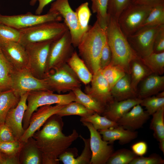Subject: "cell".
Instances as JSON below:
<instances>
[{
	"instance_id": "obj_1",
	"label": "cell",
	"mask_w": 164,
	"mask_h": 164,
	"mask_svg": "<svg viewBox=\"0 0 164 164\" xmlns=\"http://www.w3.org/2000/svg\"><path fill=\"white\" fill-rule=\"evenodd\" d=\"M63 123L62 117L54 114L37 131L32 137L42 154V159L56 160L78 137L75 129L66 136L62 132Z\"/></svg>"
},
{
	"instance_id": "obj_2",
	"label": "cell",
	"mask_w": 164,
	"mask_h": 164,
	"mask_svg": "<svg viewBox=\"0 0 164 164\" xmlns=\"http://www.w3.org/2000/svg\"><path fill=\"white\" fill-rule=\"evenodd\" d=\"M105 31L107 42L112 54L110 64L119 67L126 73L130 74L131 63L138 56L120 29L117 20L109 15Z\"/></svg>"
},
{
	"instance_id": "obj_3",
	"label": "cell",
	"mask_w": 164,
	"mask_h": 164,
	"mask_svg": "<svg viewBox=\"0 0 164 164\" xmlns=\"http://www.w3.org/2000/svg\"><path fill=\"white\" fill-rule=\"evenodd\" d=\"M106 41L105 31L96 21L90 26L77 46L79 56L93 75L100 70V57Z\"/></svg>"
},
{
	"instance_id": "obj_4",
	"label": "cell",
	"mask_w": 164,
	"mask_h": 164,
	"mask_svg": "<svg viewBox=\"0 0 164 164\" xmlns=\"http://www.w3.org/2000/svg\"><path fill=\"white\" fill-rule=\"evenodd\" d=\"M76 97L73 91L66 94H56L51 91H38L29 92L27 102V108L22 121L23 129L29 126V121L32 113L39 107L56 104L65 105L75 101Z\"/></svg>"
},
{
	"instance_id": "obj_5",
	"label": "cell",
	"mask_w": 164,
	"mask_h": 164,
	"mask_svg": "<svg viewBox=\"0 0 164 164\" xmlns=\"http://www.w3.org/2000/svg\"><path fill=\"white\" fill-rule=\"evenodd\" d=\"M69 29L64 22H51L40 24L19 30V43L24 46L34 43L55 41L62 37Z\"/></svg>"
},
{
	"instance_id": "obj_6",
	"label": "cell",
	"mask_w": 164,
	"mask_h": 164,
	"mask_svg": "<svg viewBox=\"0 0 164 164\" xmlns=\"http://www.w3.org/2000/svg\"><path fill=\"white\" fill-rule=\"evenodd\" d=\"M43 79L52 91L59 94L73 91L81 85V82L67 63L47 73Z\"/></svg>"
},
{
	"instance_id": "obj_7",
	"label": "cell",
	"mask_w": 164,
	"mask_h": 164,
	"mask_svg": "<svg viewBox=\"0 0 164 164\" xmlns=\"http://www.w3.org/2000/svg\"><path fill=\"white\" fill-rule=\"evenodd\" d=\"M152 7L130 3L123 10L117 21L120 29L127 37L142 27Z\"/></svg>"
},
{
	"instance_id": "obj_8",
	"label": "cell",
	"mask_w": 164,
	"mask_h": 164,
	"mask_svg": "<svg viewBox=\"0 0 164 164\" xmlns=\"http://www.w3.org/2000/svg\"><path fill=\"white\" fill-rule=\"evenodd\" d=\"M62 20V16L55 11H49L42 15L34 14L31 12L11 15L0 14V24L18 30L46 22H60Z\"/></svg>"
},
{
	"instance_id": "obj_9",
	"label": "cell",
	"mask_w": 164,
	"mask_h": 164,
	"mask_svg": "<svg viewBox=\"0 0 164 164\" xmlns=\"http://www.w3.org/2000/svg\"><path fill=\"white\" fill-rule=\"evenodd\" d=\"M52 42L32 43L24 46L28 57L27 68L36 78L43 79L46 74L47 57Z\"/></svg>"
},
{
	"instance_id": "obj_10",
	"label": "cell",
	"mask_w": 164,
	"mask_h": 164,
	"mask_svg": "<svg viewBox=\"0 0 164 164\" xmlns=\"http://www.w3.org/2000/svg\"><path fill=\"white\" fill-rule=\"evenodd\" d=\"M73 46L69 30L60 38L51 43L47 57L46 73L67 63L74 51Z\"/></svg>"
},
{
	"instance_id": "obj_11",
	"label": "cell",
	"mask_w": 164,
	"mask_h": 164,
	"mask_svg": "<svg viewBox=\"0 0 164 164\" xmlns=\"http://www.w3.org/2000/svg\"><path fill=\"white\" fill-rule=\"evenodd\" d=\"M12 79L11 89L20 96L24 93L32 91H52L43 79L35 77L27 67L15 69Z\"/></svg>"
},
{
	"instance_id": "obj_12",
	"label": "cell",
	"mask_w": 164,
	"mask_h": 164,
	"mask_svg": "<svg viewBox=\"0 0 164 164\" xmlns=\"http://www.w3.org/2000/svg\"><path fill=\"white\" fill-rule=\"evenodd\" d=\"M161 25L142 26L127 37L129 44L138 56L143 58L153 52L155 38Z\"/></svg>"
},
{
	"instance_id": "obj_13",
	"label": "cell",
	"mask_w": 164,
	"mask_h": 164,
	"mask_svg": "<svg viewBox=\"0 0 164 164\" xmlns=\"http://www.w3.org/2000/svg\"><path fill=\"white\" fill-rule=\"evenodd\" d=\"M49 11L57 12L62 16L70 34L73 46L77 47L84 35L76 13L71 7L68 0H56L51 4Z\"/></svg>"
},
{
	"instance_id": "obj_14",
	"label": "cell",
	"mask_w": 164,
	"mask_h": 164,
	"mask_svg": "<svg viewBox=\"0 0 164 164\" xmlns=\"http://www.w3.org/2000/svg\"><path fill=\"white\" fill-rule=\"evenodd\" d=\"M90 132V145L92 153L90 164H106L114 152L113 146L104 140L101 135L92 125L88 122H82Z\"/></svg>"
},
{
	"instance_id": "obj_15",
	"label": "cell",
	"mask_w": 164,
	"mask_h": 164,
	"mask_svg": "<svg viewBox=\"0 0 164 164\" xmlns=\"http://www.w3.org/2000/svg\"><path fill=\"white\" fill-rule=\"evenodd\" d=\"M65 105L56 104L54 106L46 105L39 108L32 114L27 128L21 138L22 142L26 141L52 115L56 114Z\"/></svg>"
},
{
	"instance_id": "obj_16",
	"label": "cell",
	"mask_w": 164,
	"mask_h": 164,
	"mask_svg": "<svg viewBox=\"0 0 164 164\" xmlns=\"http://www.w3.org/2000/svg\"><path fill=\"white\" fill-rule=\"evenodd\" d=\"M28 93H26L21 95L17 105L9 110L5 119V123L18 140H20L25 131L22 126V121L27 108V99Z\"/></svg>"
},
{
	"instance_id": "obj_17",
	"label": "cell",
	"mask_w": 164,
	"mask_h": 164,
	"mask_svg": "<svg viewBox=\"0 0 164 164\" xmlns=\"http://www.w3.org/2000/svg\"><path fill=\"white\" fill-rule=\"evenodd\" d=\"M91 85L87 87L85 93L95 98L105 107L114 100L109 85L100 69L93 75Z\"/></svg>"
},
{
	"instance_id": "obj_18",
	"label": "cell",
	"mask_w": 164,
	"mask_h": 164,
	"mask_svg": "<svg viewBox=\"0 0 164 164\" xmlns=\"http://www.w3.org/2000/svg\"><path fill=\"white\" fill-rule=\"evenodd\" d=\"M3 54L15 70L27 67L28 57L24 46L19 43L9 42L0 44Z\"/></svg>"
},
{
	"instance_id": "obj_19",
	"label": "cell",
	"mask_w": 164,
	"mask_h": 164,
	"mask_svg": "<svg viewBox=\"0 0 164 164\" xmlns=\"http://www.w3.org/2000/svg\"><path fill=\"white\" fill-rule=\"evenodd\" d=\"M150 116L140 104H137L124 115L117 123L125 129L135 131L143 126Z\"/></svg>"
},
{
	"instance_id": "obj_20",
	"label": "cell",
	"mask_w": 164,
	"mask_h": 164,
	"mask_svg": "<svg viewBox=\"0 0 164 164\" xmlns=\"http://www.w3.org/2000/svg\"><path fill=\"white\" fill-rule=\"evenodd\" d=\"M142 99L138 98L120 101L114 100L105 107L101 114L109 119L117 122L134 106L140 104Z\"/></svg>"
},
{
	"instance_id": "obj_21",
	"label": "cell",
	"mask_w": 164,
	"mask_h": 164,
	"mask_svg": "<svg viewBox=\"0 0 164 164\" xmlns=\"http://www.w3.org/2000/svg\"><path fill=\"white\" fill-rule=\"evenodd\" d=\"M99 131V132L102 135L103 139L110 144L118 140L121 145L126 144L135 139L138 135L137 132L125 129L119 125Z\"/></svg>"
},
{
	"instance_id": "obj_22",
	"label": "cell",
	"mask_w": 164,
	"mask_h": 164,
	"mask_svg": "<svg viewBox=\"0 0 164 164\" xmlns=\"http://www.w3.org/2000/svg\"><path fill=\"white\" fill-rule=\"evenodd\" d=\"M164 76L152 73L143 80L139 92L138 98L143 99L156 94L163 91Z\"/></svg>"
},
{
	"instance_id": "obj_23",
	"label": "cell",
	"mask_w": 164,
	"mask_h": 164,
	"mask_svg": "<svg viewBox=\"0 0 164 164\" xmlns=\"http://www.w3.org/2000/svg\"><path fill=\"white\" fill-rule=\"evenodd\" d=\"M19 158L20 164H42V153L32 137L24 142Z\"/></svg>"
},
{
	"instance_id": "obj_24",
	"label": "cell",
	"mask_w": 164,
	"mask_h": 164,
	"mask_svg": "<svg viewBox=\"0 0 164 164\" xmlns=\"http://www.w3.org/2000/svg\"><path fill=\"white\" fill-rule=\"evenodd\" d=\"M111 92L114 100L116 101L138 98V92L132 88L130 75L128 73L116 83L111 88Z\"/></svg>"
},
{
	"instance_id": "obj_25",
	"label": "cell",
	"mask_w": 164,
	"mask_h": 164,
	"mask_svg": "<svg viewBox=\"0 0 164 164\" xmlns=\"http://www.w3.org/2000/svg\"><path fill=\"white\" fill-rule=\"evenodd\" d=\"M67 63L81 82L85 85L91 82L93 75L76 51H74Z\"/></svg>"
},
{
	"instance_id": "obj_26",
	"label": "cell",
	"mask_w": 164,
	"mask_h": 164,
	"mask_svg": "<svg viewBox=\"0 0 164 164\" xmlns=\"http://www.w3.org/2000/svg\"><path fill=\"white\" fill-rule=\"evenodd\" d=\"M152 73V72L143 62L141 57L138 56L134 59L131 63L130 73L131 85L133 89L137 92L138 84Z\"/></svg>"
},
{
	"instance_id": "obj_27",
	"label": "cell",
	"mask_w": 164,
	"mask_h": 164,
	"mask_svg": "<svg viewBox=\"0 0 164 164\" xmlns=\"http://www.w3.org/2000/svg\"><path fill=\"white\" fill-rule=\"evenodd\" d=\"M24 142L21 140L0 142V152L7 162V164H20L19 154Z\"/></svg>"
},
{
	"instance_id": "obj_28",
	"label": "cell",
	"mask_w": 164,
	"mask_h": 164,
	"mask_svg": "<svg viewBox=\"0 0 164 164\" xmlns=\"http://www.w3.org/2000/svg\"><path fill=\"white\" fill-rule=\"evenodd\" d=\"M20 98L12 89L0 91V123L5 122L8 112L17 106Z\"/></svg>"
},
{
	"instance_id": "obj_29",
	"label": "cell",
	"mask_w": 164,
	"mask_h": 164,
	"mask_svg": "<svg viewBox=\"0 0 164 164\" xmlns=\"http://www.w3.org/2000/svg\"><path fill=\"white\" fill-rule=\"evenodd\" d=\"M150 128L153 131V136L159 142V147L164 153V107L152 115Z\"/></svg>"
},
{
	"instance_id": "obj_30",
	"label": "cell",
	"mask_w": 164,
	"mask_h": 164,
	"mask_svg": "<svg viewBox=\"0 0 164 164\" xmlns=\"http://www.w3.org/2000/svg\"><path fill=\"white\" fill-rule=\"evenodd\" d=\"M15 69L0 49V91L11 89L12 76Z\"/></svg>"
},
{
	"instance_id": "obj_31",
	"label": "cell",
	"mask_w": 164,
	"mask_h": 164,
	"mask_svg": "<svg viewBox=\"0 0 164 164\" xmlns=\"http://www.w3.org/2000/svg\"><path fill=\"white\" fill-rule=\"evenodd\" d=\"M73 91L75 96V101L100 115L103 112L105 107L92 96L83 92L80 88H77Z\"/></svg>"
},
{
	"instance_id": "obj_32",
	"label": "cell",
	"mask_w": 164,
	"mask_h": 164,
	"mask_svg": "<svg viewBox=\"0 0 164 164\" xmlns=\"http://www.w3.org/2000/svg\"><path fill=\"white\" fill-rule=\"evenodd\" d=\"M141 58L152 73L162 75L164 72V52H152L146 57Z\"/></svg>"
},
{
	"instance_id": "obj_33",
	"label": "cell",
	"mask_w": 164,
	"mask_h": 164,
	"mask_svg": "<svg viewBox=\"0 0 164 164\" xmlns=\"http://www.w3.org/2000/svg\"><path fill=\"white\" fill-rule=\"evenodd\" d=\"M94 112L81 104L73 101L65 105L56 114L61 117L71 115H77L84 117L90 116Z\"/></svg>"
},
{
	"instance_id": "obj_34",
	"label": "cell",
	"mask_w": 164,
	"mask_h": 164,
	"mask_svg": "<svg viewBox=\"0 0 164 164\" xmlns=\"http://www.w3.org/2000/svg\"><path fill=\"white\" fill-rule=\"evenodd\" d=\"M109 0H91L92 2L91 9L93 13L96 14V21L100 26L105 31L109 19L108 13Z\"/></svg>"
},
{
	"instance_id": "obj_35",
	"label": "cell",
	"mask_w": 164,
	"mask_h": 164,
	"mask_svg": "<svg viewBox=\"0 0 164 164\" xmlns=\"http://www.w3.org/2000/svg\"><path fill=\"white\" fill-rule=\"evenodd\" d=\"M80 121L82 122L90 123L95 129L99 131L112 128L118 125L117 122L96 112L87 117H81Z\"/></svg>"
},
{
	"instance_id": "obj_36",
	"label": "cell",
	"mask_w": 164,
	"mask_h": 164,
	"mask_svg": "<svg viewBox=\"0 0 164 164\" xmlns=\"http://www.w3.org/2000/svg\"><path fill=\"white\" fill-rule=\"evenodd\" d=\"M164 24V3L152 7L142 26Z\"/></svg>"
},
{
	"instance_id": "obj_37",
	"label": "cell",
	"mask_w": 164,
	"mask_h": 164,
	"mask_svg": "<svg viewBox=\"0 0 164 164\" xmlns=\"http://www.w3.org/2000/svg\"><path fill=\"white\" fill-rule=\"evenodd\" d=\"M137 156L132 151L122 149L114 152L108 160L107 164H130Z\"/></svg>"
},
{
	"instance_id": "obj_38",
	"label": "cell",
	"mask_w": 164,
	"mask_h": 164,
	"mask_svg": "<svg viewBox=\"0 0 164 164\" xmlns=\"http://www.w3.org/2000/svg\"><path fill=\"white\" fill-rule=\"evenodd\" d=\"M101 70L111 89L116 83L126 73L119 67L110 64Z\"/></svg>"
},
{
	"instance_id": "obj_39",
	"label": "cell",
	"mask_w": 164,
	"mask_h": 164,
	"mask_svg": "<svg viewBox=\"0 0 164 164\" xmlns=\"http://www.w3.org/2000/svg\"><path fill=\"white\" fill-rule=\"evenodd\" d=\"M75 12L80 29L84 35L90 27L88 23L91 15L88 2L81 4L76 9Z\"/></svg>"
},
{
	"instance_id": "obj_40",
	"label": "cell",
	"mask_w": 164,
	"mask_h": 164,
	"mask_svg": "<svg viewBox=\"0 0 164 164\" xmlns=\"http://www.w3.org/2000/svg\"><path fill=\"white\" fill-rule=\"evenodd\" d=\"M20 32L17 29L0 24V44L9 42H19Z\"/></svg>"
},
{
	"instance_id": "obj_41",
	"label": "cell",
	"mask_w": 164,
	"mask_h": 164,
	"mask_svg": "<svg viewBox=\"0 0 164 164\" xmlns=\"http://www.w3.org/2000/svg\"><path fill=\"white\" fill-rule=\"evenodd\" d=\"M145 108L146 112L152 115L160 109L164 107V97H159L155 96L142 99L140 104Z\"/></svg>"
},
{
	"instance_id": "obj_42",
	"label": "cell",
	"mask_w": 164,
	"mask_h": 164,
	"mask_svg": "<svg viewBox=\"0 0 164 164\" xmlns=\"http://www.w3.org/2000/svg\"><path fill=\"white\" fill-rule=\"evenodd\" d=\"M130 3V0H109L108 7V15L117 20L123 10Z\"/></svg>"
},
{
	"instance_id": "obj_43",
	"label": "cell",
	"mask_w": 164,
	"mask_h": 164,
	"mask_svg": "<svg viewBox=\"0 0 164 164\" xmlns=\"http://www.w3.org/2000/svg\"><path fill=\"white\" fill-rule=\"evenodd\" d=\"M164 160L159 155L153 153L148 157L137 156L130 164H163Z\"/></svg>"
},
{
	"instance_id": "obj_44",
	"label": "cell",
	"mask_w": 164,
	"mask_h": 164,
	"mask_svg": "<svg viewBox=\"0 0 164 164\" xmlns=\"http://www.w3.org/2000/svg\"><path fill=\"white\" fill-rule=\"evenodd\" d=\"M164 52V24L159 29L154 42L153 52L160 53Z\"/></svg>"
},
{
	"instance_id": "obj_45",
	"label": "cell",
	"mask_w": 164,
	"mask_h": 164,
	"mask_svg": "<svg viewBox=\"0 0 164 164\" xmlns=\"http://www.w3.org/2000/svg\"><path fill=\"white\" fill-rule=\"evenodd\" d=\"M111 59V51L107 40L102 49L100 57V69L102 70L108 66L110 63Z\"/></svg>"
},
{
	"instance_id": "obj_46",
	"label": "cell",
	"mask_w": 164,
	"mask_h": 164,
	"mask_svg": "<svg viewBox=\"0 0 164 164\" xmlns=\"http://www.w3.org/2000/svg\"><path fill=\"white\" fill-rule=\"evenodd\" d=\"M18 140L5 122L0 123V142H11Z\"/></svg>"
},
{
	"instance_id": "obj_47",
	"label": "cell",
	"mask_w": 164,
	"mask_h": 164,
	"mask_svg": "<svg viewBox=\"0 0 164 164\" xmlns=\"http://www.w3.org/2000/svg\"><path fill=\"white\" fill-rule=\"evenodd\" d=\"M132 151L138 156H143L146 154L148 150L147 143L143 141H140L132 145L131 147Z\"/></svg>"
},
{
	"instance_id": "obj_48",
	"label": "cell",
	"mask_w": 164,
	"mask_h": 164,
	"mask_svg": "<svg viewBox=\"0 0 164 164\" xmlns=\"http://www.w3.org/2000/svg\"><path fill=\"white\" fill-rule=\"evenodd\" d=\"M130 3L152 7L159 4L164 3V0H130Z\"/></svg>"
},
{
	"instance_id": "obj_49",
	"label": "cell",
	"mask_w": 164,
	"mask_h": 164,
	"mask_svg": "<svg viewBox=\"0 0 164 164\" xmlns=\"http://www.w3.org/2000/svg\"><path fill=\"white\" fill-rule=\"evenodd\" d=\"M54 0H38L39 5L35 11V14L41 15L45 7Z\"/></svg>"
},
{
	"instance_id": "obj_50",
	"label": "cell",
	"mask_w": 164,
	"mask_h": 164,
	"mask_svg": "<svg viewBox=\"0 0 164 164\" xmlns=\"http://www.w3.org/2000/svg\"><path fill=\"white\" fill-rule=\"evenodd\" d=\"M0 164H7L6 159L0 152Z\"/></svg>"
},
{
	"instance_id": "obj_51",
	"label": "cell",
	"mask_w": 164,
	"mask_h": 164,
	"mask_svg": "<svg viewBox=\"0 0 164 164\" xmlns=\"http://www.w3.org/2000/svg\"><path fill=\"white\" fill-rule=\"evenodd\" d=\"M156 95V96L159 97H164V91H162L159 92Z\"/></svg>"
},
{
	"instance_id": "obj_52",
	"label": "cell",
	"mask_w": 164,
	"mask_h": 164,
	"mask_svg": "<svg viewBox=\"0 0 164 164\" xmlns=\"http://www.w3.org/2000/svg\"><path fill=\"white\" fill-rule=\"evenodd\" d=\"M38 0H31L30 2V5L31 6L34 5Z\"/></svg>"
}]
</instances>
